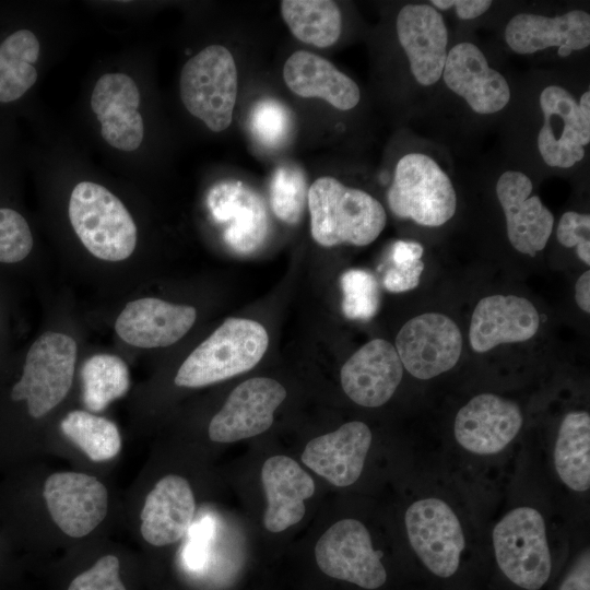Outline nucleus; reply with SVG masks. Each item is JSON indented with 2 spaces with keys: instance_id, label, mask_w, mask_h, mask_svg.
Returning <instances> with one entry per match:
<instances>
[{
  "instance_id": "5701e85b",
  "label": "nucleus",
  "mask_w": 590,
  "mask_h": 590,
  "mask_svg": "<svg viewBox=\"0 0 590 590\" xmlns=\"http://www.w3.org/2000/svg\"><path fill=\"white\" fill-rule=\"evenodd\" d=\"M371 438L365 423L349 422L311 439L302 453V461L334 486L345 487L358 480Z\"/></svg>"
},
{
  "instance_id": "f3484780",
  "label": "nucleus",
  "mask_w": 590,
  "mask_h": 590,
  "mask_svg": "<svg viewBox=\"0 0 590 590\" xmlns=\"http://www.w3.org/2000/svg\"><path fill=\"white\" fill-rule=\"evenodd\" d=\"M441 78L475 114H496L510 101L506 78L489 67L481 48L473 43L461 42L448 50Z\"/></svg>"
},
{
  "instance_id": "2f4dec72",
  "label": "nucleus",
  "mask_w": 590,
  "mask_h": 590,
  "mask_svg": "<svg viewBox=\"0 0 590 590\" xmlns=\"http://www.w3.org/2000/svg\"><path fill=\"white\" fill-rule=\"evenodd\" d=\"M308 189L302 168L291 163L279 165L269 188L270 205L274 215L286 224H297L307 205Z\"/></svg>"
},
{
  "instance_id": "79ce46f5",
  "label": "nucleus",
  "mask_w": 590,
  "mask_h": 590,
  "mask_svg": "<svg viewBox=\"0 0 590 590\" xmlns=\"http://www.w3.org/2000/svg\"><path fill=\"white\" fill-rule=\"evenodd\" d=\"M557 590H590V552L588 548L573 563Z\"/></svg>"
},
{
  "instance_id": "f257e3e1",
  "label": "nucleus",
  "mask_w": 590,
  "mask_h": 590,
  "mask_svg": "<svg viewBox=\"0 0 590 590\" xmlns=\"http://www.w3.org/2000/svg\"><path fill=\"white\" fill-rule=\"evenodd\" d=\"M307 206L311 237L323 247L367 246L378 238L387 223L385 208L375 197L331 176L312 182Z\"/></svg>"
},
{
  "instance_id": "a211bd4d",
  "label": "nucleus",
  "mask_w": 590,
  "mask_h": 590,
  "mask_svg": "<svg viewBox=\"0 0 590 590\" xmlns=\"http://www.w3.org/2000/svg\"><path fill=\"white\" fill-rule=\"evenodd\" d=\"M523 424L519 405L494 393L472 398L456 415L453 432L465 450L495 455L517 436Z\"/></svg>"
},
{
  "instance_id": "20e7f679",
  "label": "nucleus",
  "mask_w": 590,
  "mask_h": 590,
  "mask_svg": "<svg viewBox=\"0 0 590 590\" xmlns=\"http://www.w3.org/2000/svg\"><path fill=\"white\" fill-rule=\"evenodd\" d=\"M387 201L396 216L426 227L446 224L457 210L451 179L424 153H408L398 161Z\"/></svg>"
},
{
  "instance_id": "4468645a",
  "label": "nucleus",
  "mask_w": 590,
  "mask_h": 590,
  "mask_svg": "<svg viewBox=\"0 0 590 590\" xmlns=\"http://www.w3.org/2000/svg\"><path fill=\"white\" fill-rule=\"evenodd\" d=\"M43 495L54 522L71 538L90 534L108 511L107 488L85 473L51 474L45 482Z\"/></svg>"
},
{
  "instance_id": "c756f323",
  "label": "nucleus",
  "mask_w": 590,
  "mask_h": 590,
  "mask_svg": "<svg viewBox=\"0 0 590 590\" xmlns=\"http://www.w3.org/2000/svg\"><path fill=\"white\" fill-rule=\"evenodd\" d=\"M83 401L93 411H103L129 389V369L116 355L97 354L87 358L81 370Z\"/></svg>"
},
{
  "instance_id": "2eb2a0df",
  "label": "nucleus",
  "mask_w": 590,
  "mask_h": 590,
  "mask_svg": "<svg viewBox=\"0 0 590 590\" xmlns=\"http://www.w3.org/2000/svg\"><path fill=\"white\" fill-rule=\"evenodd\" d=\"M396 31L417 84H436L448 54V30L442 14L430 4H406L397 15Z\"/></svg>"
},
{
  "instance_id": "393cba45",
  "label": "nucleus",
  "mask_w": 590,
  "mask_h": 590,
  "mask_svg": "<svg viewBox=\"0 0 590 590\" xmlns=\"http://www.w3.org/2000/svg\"><path fill=\"white\" fill-rule=\"evenodd\" d=\"M267 496L263 523L270 532H281L299 522L305 515V500L315 493L311 476L290 457L273 456L261 469Z\"/></svg>"
},
{
  "instance_id": "f03ea898",
  "label": "nucleus",
  "mask_w": 590,
  "mask_h": 590,
  "mask_svg": "<svg viewBox=\"0 0 590 590\" xmlns=\"http://www.w3.org/2000/svg\"><path fill=\"white\" fill-rule=\"evenodd\" d=\"M268 344L262 324L228 318L188 355L175 376V385L199 388L248 371L260 362Z\"/></svg>"
},
{
  "instance_id": "e433bc0d",
  "label": "nucleus",
  "mask_w": 590,
  "mask_h": 590,
  "mask_svg": "<svg viewBox=\"0 0 590 590\" xmlns=\"http://www.w3.org/2000/svg\"><path fill=\"white\" fill-rule=\"evenodd\" d=\"M140 92L135 82L123 73H107L96 82L91 96L92 110L98 115L109 106H127L137 109Z\"/></svg>"
},
{
  "instance_id": "6ab92c4d",
  "label": "nucleus",
  "mask_w": 590,
  "mask_h": 590,
  "mask_svg": "<svg viewBox=\"0 0 590 590\" xmlns=\"http://www.w3.org/2000/svg\"><path fill=\"white\" fill-rule=\"evenodd\" d=\"M403 377L396 347L374 339L358 349L342 366L341 386L355 403L378 408L391 399Z\"/></svg>"
},
{
  "instance_id": "4c0bfd02",
  "label": "nucleus",
  "mask_w": 590,
  "mask_h": 590,
  "mask_svg": "<svg viewBox=\"0 0 590 590\" xmlns=\"http://www.w3.org/2000/svg\"><path fill=\"white\" fill-rule=\"evenodd\" d=\"M590 215L575 211L565 212L559 219L556 237L566 248H576L578 258L590 264Z\"/></svg>"
},
{
  "instance_id": "a878e982",
  "label": "nucleus",
  "mask_w": 590,
  "mask_h": 590,
  "mask_svg": "<svg viewBox=\"0 0 590 590\" xmlns=\"http://www.w3.org/2000/svg\"><path fill=\"white\" fill-rule=\"evenodd\" d=\"M283 79L294 94L321 98L340 110L354 108L361 99L354 80L329 60L307 50H297L286 59Z\"/></svg>"
},
{
  "instance_id": "58836bf2",
  "label": "nucleus",
  "mask_w": 590,
  "mask_h": 590,
  "mask_svg": "<svg viewBox=\"0 0 590 590\" xmlns=\"http://www.w3.org/2000/svg\"><path fill=\"white\" fill-rule=\"evenodd\" d=\"M119 566V559L115 555H105L91 568L78 575L68 590H126L120 580Z\"/></svg>"
},
{
  "instance_id": "f8f14e48",
  "label": "nucleus",
  "mask_w": 590,
  "mask_h": 590,
  "mask_svg": "<svg viewBox=\"0 0 590 590\" xmlns=\"http://www.w3.org/2000/svg\"><path fill=\"white\" fill-rule=\"evenodd\" d=\"M211 216L223 229L225 244L237 255L258 250L269 234V215L261 194L240 180L215 184L206 198Z\"/></svg>"
},
{
  "instance_id": "9b49d317",
  "label": "nucleus",
  "mask_w": 590,
  "mask_h": 590,
  "mask_svg": "<svg viewBox=\"0 0 590 590\" xmlns=\"http://www.w3.org/2000/svg\"><path fill=\"white\" fill-rule=\"evenodd\" d=\"M543 123L538 134V150L550 167L567 169L585 157L590 142V119L579 110L568 90L551 84L540 93Z\"/></svg>"
},
{
  "instance_id": "ddd939ff",
  "label": "nucleus",
  "mask_w": 590,
  "mask_h": 590,
  "mask_svg": "<svg viewBox=\"0 0 590 590\" xmlns=\"http://www.w3.org/2000/svg\"><path fill=\"white\" fill-rule=\"evenodd\" d=\"M285 398V388L271 378L255 377L239 384L212 417L208 429L210 439L234 442L264 433Z\"/></svg>"
},
{
  "instance_id": "a18cd8bd",
  "label": "nucleus",
  "mask_w": 590,
  "mask_h": 590,
  "mask_svg": "<svg viewBox=\"0 0 590 590\" xmlns=\"http://www.w3.org/2000/svg\"><path fill=\"white\" fill-rule=\"evenodd\" d=\"M578 107L580 113L590 119V91L587 88L579 98Z\"/></svg>"
},
{
  "instance_id": "6e6552de",
  "label": "nucleus",
  "mask_w": 590,
  "mask_h": 590,
  "mask_svg": "<svg viewBox=\"0 0 590 590\" xmlns=\"http://www.w3.org/2000/svg\"><path fill=\"white\" fill-rule=\"evenodd\" d=\"M404 520L410 544L424 567L437 578L453 577L465 541L451 507L436 497L420 499L410 505Z\"/></svg>"
},
{
  "instance_id": "a19ab883",
  "label": "nucleus",
  "mask_w": 590,
  "mask_h": 590,
  "mask_svg": "<svg viewBox=\"0 0 590 590\" xmlns=\"http://www.w3.org/2000/svg\"><path fill=\"white\" fill-rule=\"evenodd\" d=\"M213 531L214 523L209 517L191 524L188 531L189 539L181 555L182 563L189 570L199 571L206 566Z\"/></svg>"
},
{
  "instance_id": "4be33fe9",
  "label": "nucleus",
  "mask_w": 590,
  "mask_h": 590,
  "mask_svg": "<svg viewBox=\"0 0 590 590\" xmlns=\"http://www.w3.org/2000/svg\"><path fill=\"white\" fill-rule=\"evenodd\" d=\"M196 318L197 310L192 306L145 297L126 305L116 320L115 330L130 345L165 347L180 340Z\"/></svg>"
},
{
  "instance_id": "b1692460",
  "label": "nucleus",
  "mask_w": 590,
  "mask_h": 590,
  "mask_svg": "<svg viewBox=\"0 0 590 590\" xmlns=\"http://www.w3.org/2000/svg\"><path fill=\"white\" fill-rule=\"evenodd\" d=\"M196 502L188 481L179 475L162 477L148 494L141 511V534L154 546L184 538L193 521Z\"/></svg>"
},
{
  "instance_id": "1a4fd4ad",
  "label": "nucleus",
  "mask_w": 590,
  "mask_h": 590,
  "mask_svg": "<svg viewBox=\"0 0 590 590\" xmlns=\"http://www.w3.org/2000/svg\"><path fill=\"white\" fill-rule=\"evenodd\" d=\"M381 556L374 550L367 528L355 519L332 524L315 546V558L323 574L366 590H376L387 581Z\"/></svg>"
},
{
  "instance_id": "72a5a7b5",
  "label": "nucleus",
  "mask_w": 590,
  "mask_h": 590,
  "mask_svg": "<svg viewBox=\"0 0 590 590\" xmlns=\"http://www.w3.org/2000/svg\"><path fill=\"white\" fill-rule=\"evenodd\" d=\"M101 134L111 146L121 151L137 150L144 135V125L138 109L127 106H109L96 115Z\"/></svg>"
},
{
  "instance_id": "473e14b6",
  "label": "nucleus",
  "mask_w": 590,
  "mask_h": 590,
  "mask_svg": "<svg viewBox=\"0 0 590 590\" xmlns=\"http://www.w3.org/2000/svg\"><path fill=\"white\" fill-rule=\"evenodd\" d=\"M342 311L350 320L367 321L378 311L380 294L375 276L366 270L350 269L340 278Z\"/></svg>"
},
{
  "instance_id": "bb28decb",
  "label": "nucleus",
  "mask_w": 590,
  "mask_h": 590,
  "mask_svg": "<svg viewBox=\"0 0 590 590\" xmlns=\"http://www.w3.org/2000/svg\"><path fill=\"white\" fill-rule=\"evenodd\" d=\"M554 464L560 480L571 489L590 487V415L569 412L563 418L554 449Z\"/></svg>"
},
{
  "instance_id": "dca6fc26",
  "label": "nucleus",
  "mask_w": 590,
  "mask_h": 590,
  "mask_svg": "<svg viewBox=\"0 0 590 590\" xmlns=\"http://www.w3.org/2000/svg\"><path fill=\"white\" fill-rule=\"evenodd\" d=\"M532 191L530 177L520 170L504 172L496 184L509 243L520 253L535 257L547 245L554 215Z\"/></svg>"
},
{
  "instance_id": "aec40b11",
  "label": "nucleus",
  "mask_w": 590,
  "mask_h": 590,
  "mask_svg": "<svg viewBox=\"0 0 590 590\" xmlns=\"http://www.w3.org/2000/svg\"><path fill=\"white\" fill-rule=\"evenodd\" d=\"M505 42L519 55H531L556 47L560 57L583 50L590 45V14L570 10L555 16L518 13L505 27Z\"/></svg>"
},
{
  "instance_id": "c03bdc74",
  "label": "nucleus",
  "mask_w": 590,
  "mask_h": 590,
  "mask_svg": "<svg viewBox=\"0 0 590 590\" xmlns=\"http://www.w3.org/2000/svg\"><path fill=\"white\" fill-rule=\"evenodd\" d=\"M575 300L578 307L589 314L590 312V271L583 272L575 284Z\"/></svg>"
},
{
  "instance_id": "c9c22d12",
  "label": "nucleus",
  "mask_w": 590,
  "mask_h": 590,
  "mask_svg": "<svg viewBox=\"0 0 590 590\" xmlns=\"http://www.w3.org/2000/svg\"><path fill=\"white\" fill-rule=\"evenodd\" d=\"M33 237L26 220L16 211L0 208V262L14 263L31 252Z\"/></svg>"
},
{
  "instance_id": "7ed1b4c3",
  "label": "nucleus",
  "mask_w": 590,
  "mask_h": 590,
  "mask_svg": "<svg viewBox=\"0 0 590 590\" xmlns=\"http://www.w3.org/2000/svg\"><path fill=\"white\" fill-rule=\"evenodd\" d=\"M69 219L81 243L96 258L116 262L132 255L135 223L123 203L105 187L79 182L70 196Z\"/></svg>"
},
{
  "instance_id": "9d476101",
  "label": "nucleus",
  "mask_w": 590,
  "mask_h": 590,
  "mask_svg": "<svg viewBox=\"0 0 590 590\" xmlns=\"http://www.w3.org/2000/svg\"><path fill=\"white\" fill-rule=\"evenodd\" d=\"M394 347L403 368L413 377L427 380L456 366L462 353V334L448 316L425 312L402 326Z\"/></svg>"
},
{
  "instance_id": "39448f33",
  "label": "nucleus",
  "mask_w": 590,
  "mask_h": 590,
  "mask_svg": "<svg viewBox=\"0 0 590 590\" xmlns=\"http://www.w3.org/2000/svg\"><path fill=\"white\" fill-rule=\"evenodd\" d=\"M237 92L235 59L222 45L203 48L181 69V102L192 116L213 132H221L232 123Z\"/></svg>"
},
{
  "instance_id": "37998d69",
  "label": "nucleus",
  "mask_w": 590,
  "mask_h": 590,
  "mask_svg": "<svg viewBox=\"0 0 590 590\" xmlns=\"http://www.w3.org/2000/svg\"><path fill=\"white\" fill-rule=\"evenodd\" d=\"M429 3L436 10L455 9L459 19L468 21L484 14L493 2L488 0H433Z\"/></svg>"
},
{
  "instance_id": "c85d7f7f",
  "label": "nucleus",
  "mask_w": 590,
  "mask_h": 590,
  "mask_svg": "<svg viewBox=\"0 0 590 590\" xmlns=\"http://www.w3.org/2000/svg\"><path fill=\"white\" fill-rule=\"evenodd\" d=\"M39 57L37 37L28 30H20L0 45V102L20 98L37 79L33 63Z\"/></svg>"
},
{
  "instance_id": "7c9ffc66",
  "label": "nucleus",
  "mask_w": 590,
  "mask_h": 590,
  "mask_svg": "<svg viewBox=\"0 0 590 590\" xmlns=\"http://www.w3.org/2000/svg\"><path fill=\"white\" fill-rule=\"evenodd\" d=\"M60 428L92 461L110 460L120 451L118 427L105 417L74 410L62 418Z\"/></svg>"
},
{
  "instance_id": "412c9836",
  "label": "nucleus",
  "mask_w": 590,
  "mask_h": 590,
  "mask_svg": "<svg viewBox=\"0 0 590 590\" xmlns=\"http://www.w3.org/2000/svg\"><path fill=\"white\" fill-rule=\"evenodd\" d=\"M540 327V315L527 298L495 294L475 306L469 328V342L474 352L485 353L505 343L532 339Z\"/></svg>"
},
{
  "instance_id": "423d86ee",
  "label": "nucleus",
  "mask_w": 590,
  "mask_h": 590,
  "mask_svg": "<svg viewBox=\"0 0 590 590\" xmlns=\"http://www.w3.org/2000/svg\"><path fill=\"white\" fill-rule=\"evenodd\" d=\"M496 564L521 590H541L550 580L552 558L542 515L532 507L509 511L493 530Z\"/></svg>"
},
{
  "instance_id": "ea45409f",
  "label": "nucleus",
  "mask_w": 590,
  "mask_h": 590,
  "mask_svg": "<svg viewBox=\"0 0 590 590\" xmlns=\"http://www.w3.org/2000/svg\"><path fill=\"white\" fill-rule=\"evenodd\" d=\"M390 259L392 266L384 274V287L391 293H403L415 288L420 283L424 262L400 253H390Z\"/></svg>"
},
{
  "instance_id": "0eeeda50",
  "label": "nucleus",
  "mask_w": 590,
  "mask_h": 590,
  "mask_svg": "<svg viewBox=\"0 0 590 590\" xmlns=\"http://www.w3.org/2000/svg\"><path fill=\"white\" fill-rule=\"evenodd\" d=\"M76 343L63 333L45 332L30 347L21 379L11 398L25 400L31 416L39 418L68 394L74 374Z\"/></svg>"
},
{
  "instance_id": "f704fd0d",
  "label": "nucleus",
  "mask_w": 590,
  "mask_h": 590,
  "mask_svg": "<svg viewBox=\"0 0 590 590\" xmlns=\"http://www.w3.org/2000/svg\"><path fill=\"white\" fill-rule=\"evenodd\" d=\"M252 135L263 145H282L291 131V116L287 108L273 98L259 99L249 117Z\"/></svg>"
},
{
  "instance_id": "cd10ccee",
  "label": "nucleus",
  "mask_w": 590,
  "mask_h": 590,
  "mask_svg": "<svg viewBox=\"0 0 590 590\" xmlns=\"http://www.w3.org/2000/svg\"><path fill=\"white\" fill-rule=\"evenodd\" d=\"M281 14L295 38L319 48L334 45L342 31V14L331 0H284Z\"/></svg>"
}]
</instances>
